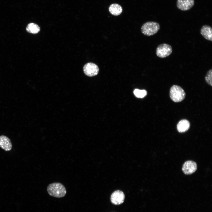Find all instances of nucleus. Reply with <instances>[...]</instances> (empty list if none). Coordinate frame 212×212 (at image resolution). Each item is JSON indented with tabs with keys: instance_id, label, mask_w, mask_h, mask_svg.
<instances>
[{
	"instance_id": "ddd939ff",
	"label": "nucleus",
	"mask_w": 212,
	"mask_h": 212,
	"mask_svg": "<svg viewBox=\"0 0 212 212\" xmlns=\"http://www.w3.org/2000/svg\"><path fill=\"white\" fill-rule=\"evenodd\" d=\"M26 30L29 33L36 34L40 31V28L36 24L31 23L27 25L26 28Z\"/></svg>"
},
{
	"instance_id": "9b49d317",
	"label": "nucleus",
	"mask_w": 212,
	"mask_h": 212,
	"mask_svg": "<svg viewBox=\"0 0 212 212\" xmlns=\"http://www.w3.org/2000/svg\"><path fill=\"white\" fill-rule=\"evenodd\" d=\"M190 124L189 121L186 119H183L179 122L177 125L178 131L180 133L185 132L189 128Z\"/></svg>"
},
{
	"instance_id": "20e7f679",
	"label": "nucleus",
	"mask_w": 212,
	"mask_h": 212,
	"mask_svg": "<svg viewBox=\"0 0 212 212\" xmlns=\"http://www.w3.org/2000/svg\"><path fill=\"white\" fill-rule=\"evenodd\" d=\"M172 52V48L171 46L166 43L159 45L156 49V55L161 58H164L168 56Z\"/></svg>"
},
{
	"instance_id": "2eb2a0df",
	"label": "nucleus",
	"mask_w": 212,
	"mask_h": 212,
	"mask_svg": "<svg viewBox=\"0 0 212 212\" xmlns=\"http://www.w3.org/2000/svg\"><path fill=\"white\" fill-rule=\"evenodd\" d=\"M212 69H211L207 72L205 77V80L206 82L211 86H212Z\"/></svg>"
},
{
	"instance_id": "f03ea898",
	"label": "nucleus",
	"mask_w": 212,
	"mask_h": 212,
	"mask_svg": "<svg viewBox=\"0 0 212 212\" xmlns=\"http://www.w3.org/2000/svg\"><path fill=\"white\" fill-rule=\"evenodd\" d=\"M170 96L172 101L178 102L184 100L186 97V93L184 90L180 87L174 85L170 88Z\"/></svg>"
},
{
	"instance_id": "7ed1b4c3",
	"label": "nucleus",
	"mask_w": 212,
	"mask_h": 212,
	"mask_svg": "<svg viewBox=\"0 0 212 212\" xmlns=\"http://www.w3.org/2000/svg\"><path fill=\"white\" fill-rule=\"evenodd\" d=\"M160 29V25L158 23L150 21L145 23L142 25L141 31L145 35L150 36L156 34Z\"/></svg>"
},
{
	"instance_id": "9d476101",
	"label": "nucleus",
	"mask_w": 212,
	"mask_h": 212,
	"mask_svg": "<svg viewBox=\"0 0 212 212\" xmlns=\"http://www.w3.org/2000/svg\"><path fill=\"white\" fill-rule=\"evenodd\" d=\"M200 33L206 39L212 41V29L210 26L203 25L201 29Z\"/></svg>"
},
{
	"instance_id": "f257e3e1",
	"label": "nucleus",
	"mask_w": 212,
	"mask_h": 212,
	"mask_svg": "<svg viewBox=\"0 0 212 212\" xmlns=\"http://www.w3.org/2000/svg\"><path fill=\"white\" fill-rule=\"evenodd\" d=\"M47 190L50 196L57 198L64 196L67 193L64 186L59 182H55L49 184L47 187Z\"/></svg>"
},
{
	"instance_id": "4468645a",
	"label": "nucleus",
	"mask_w": 212,
	"mask_h": 212,
	"mask_svg": "<svg viewBox=\"0 0 212 212\" xmlns=\"http://www.w3.org/2000/svg\"><path fill=\"white\" fill-rule=\"evenodd\" d=\"M135 95L137 97L142 98L145 96L147 95V92L145 90H140L135 89L133 92Z\"/></svg>"
},
{
	"instance_id": "39448f33",
	"label": "nucleus",
	"mask_w": 212,
	"mask_h": 212,
	"mask_svg": "<svg viewBox=\"0 0 212 212\" xmlns=\"http://www.w3.org/2000/svg\"><path fill=\"white\" fill-rule=\"evenodd\" d=\"M85 74L89 77H93L97 75L99 72V68L95 64L89 62L85 65L83 68Z\"/></svg>"
},
{
	"instance_id": "0eeeda50",
	"label": "nucleus",
	"mask_w": 212,
	"mask_h": 212,
	"mask_svg": "<svg viewBox=\"0 0 212 212\" xmlns=\"http://www.w3.org/2000/svg\"><path fill=\"white\" fill-rule=\"evenodd\" d=\"M197 167V164L195 162L191 160H188L185 162L183 164L182 170L185 174L190 175L196 171Z\"/></svg>"
},
{
	"instance_id": "f8f14e48",
	"label": "nucleus",
	"mask_w": 212,
	"mask_h": 212,
	"mask_svg": "<svg viewBox=\"0 0 212 212\" xmlns=\"http://www.w3.org/2000/svg\"><path fill=\"white\" fill-rule=\"evenodd\" d=\"M109 10L112 15L116 16L121 14L122 11V9L120 5L113 4L110 6Z\"/></svg>"
},
{
	"instance_id": "1a4fd4ad",
	"label": "nucleus",
	"mask_w": 212,
	"mask_h": 212,
	"mask_svg": "<svg viewBox=\"0 0 212 212\" xmlns=\"http://www.w3.org/2000/svg\"><path fill=\"white\" fill-rule=\"evenodd\" d=\"M0 147L6 151H9L12 148L10 140L6 136H0Z\"/></svg>"
},
{
	"instance_id": "6e6552de",
	"label": "nucleus",
	"mask_w": 212,
	"mask_h": 212,
	"mask_svg": "<svg viewBox=\"0 0 212 212\" xmlns=\"http://www.w3.org/2000/svg\"><path fill=\"white\" fill-rule=\"evenodd\" d=\"M194 0H177L176 5L178 8L182 11L190 9L194 5Z\"/></svg>"
},
{
	"instance_id": "423d86ee",
	"label": "nucleus",
	"mask_w": 212,
	"mask_h": 212,
	"mask_svg": "<svg viewBox=\"0 0 212 212\" xmlns=\"http://www.w3.org/2000/svg\"><path fill=\"white\" fill-rule=\"evenodd\" d=\"M110 201L115 205H120L122 204L125 199V195L123 192L120 190L114 191L111 195Z\"/></svg>"
}]
</instances>
